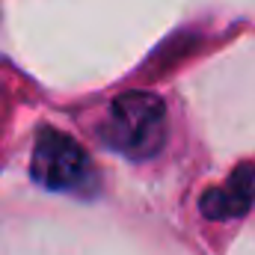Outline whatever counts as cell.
<instances>
[{"label":"cell","instance_id":"3","mask_svg":"<svg viewBox=\"0 0 255 255\" xmlns=\"http://www.w3.org/2000/svg\"><path fill=\"white\" fill-rule=\"evenodd\" d=\"M255 205V166L241 163L223 187H211L199 208L208 220H238Z\"/></svg>","mask_w":255,"mask_h":255},{"label":"cell","instance_id":"1","mask_svg":"<svg viewBox=\"0 0 255 255\" xmlns=\"http://www.w3.org/2000/svg\"><path fill=\"white\" fill-rule=\"evenodd\" d=\"M98 136L128 160H148L166 142V104L142 89L125 92L107 107Z\"/></svg>","mask_w":255,"mask_h":255},{"label":"cell","instance_id":"2","mask_svg":"<svg viewBox=\"0 0 255 255\" xmlns=\"http://www.w3.org/2000/svg\"><path fill=\"white\" fill-rule=\"evenodd\" d=\"M30 175L51 193L92 196L98 190V175L86 148L57 128H42L30 157Z\"/></svg>","mask_w":255,"mask_h":255}]
</instances>
